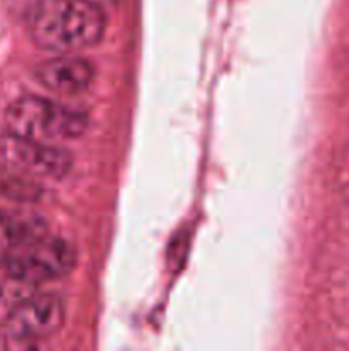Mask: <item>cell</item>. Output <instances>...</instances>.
Returning a JSON list of instances; mask_svg holds the SVG:
<instances>
[{
	"instance_id": "cell-1",
	"label": "cell",
	"mask_w": 349,
	"mask_h": 351,
	"mask_svg": "<svg viewBox=\"0 0 349 351\" xmlns=\"http://www.w3.org/2000/svg\"><path fill=\"white\" fill-rule=\"evenodd\" d=\"M26 23L38 47L72 53L101 40L106 16L92 0H38L27 10Z\"/></svg>"
},
{
	"instance_id": "cell-2",
	"label": "cell",
	"mask_w": 349,
	"mask_h": 351,
	"mask_svg": "<svg viewBox=\"0 0 349 351\" xmlns=\"http://www.w3.org/2000/svg\"><path fill=\"white\" fill-rule=\"evenodd\" d=\"M88 115L43 96H21L5 110V132L41 143H62L81 137Z\"/></svg>"
},
{
	"instance_id": "cell-3",
	"label": "cell",
	"mask_w": 349,
	"mask_h": 351,
	"mask_svg": "<svg viewBox=\"0 0 349 351\" xmlns=\"http://www.w3.org/2000/svg\"><path fill=\"white\" fill-rule=\"evenodd\" d=\"M75 263L77 252L67 240L43 235L16 249L3 250L0 271L17 283L33 287L67 276Z\"/></svg>"
},
{
	"instance_id": "cell-4",
	"label": "cell",
	"mask_w": 349,
	"mask_h": 351,
	"mask_svg": "<svg viewBox=\"0 0 349 351\" xmlns=\"http://www.w3.org/2000/svg\"><path fill=\"white\" fill-rule=\"evenodd\" d=\"M65 321V302L58 295L38 293L21 298L5 317L12 339L33 348V341L57 332Z\"/></svg>"
},
{
	"instance_id": "cell-5",
	"label": "cell",
	"mask_w": 349,
	"mask_h": 351,
	"mask_svg": "<svg viewBox=\"0 0 349 351\" xmlns=\"http://www.w3.org/2000/svg\"><path fill=\"white\" fill-rule=\"evenodd\" d=\"M0 154L19 170L40 177L60 178L67 175L72 167V154L64 147L10 132L0 136Z\"/></svg>"
},
{
	"instance_id": "cell-6",
	"label": "cell",
	"mask_w": 349,
	"mask_h": 351,
	"mask_svg": "<svg viewBox=\"0 0 349 351\" xmlns=\"http://www.w3.org/2000/svg\"><path fill=\"white\" fill-rule=\"evenodd\" d=\"M36 79L43 88L64 95H77L94 79V67L86 58L60 53L36 69Z\"/></svg>"
},
{
	"instance_id": "cell-7",
	"label": "cell",
	"mask_w": 349,
	"mask_h": 351,
	"mask_svg": "<svg viewBox=\"0 0 349 351\" xmlns=\"http://www.w3.org/2000/svg\"><path fill=\"white\" fill-rule=\"evenodd\" d=\"M43 235H47V223L38 215L0 208V249H16Z\"/></svg>"
},
{
	"instance_id": "cell-8",
	"label": "cell",
	"mask_w": 349,
	"mask_h": 351,
	"mask_svg": "<svg viewBox=\"0 0 349 351\" xmlns=\"http://www.w3.org/2000/svg\"><path fill=\"white\" fill-rule=\"evenodd\" d=\"M26 287L27 285L17 283L2 273V278H0V321H5L14 305L21 298L26 297Z\"/></svg>"
}]
</instances>
